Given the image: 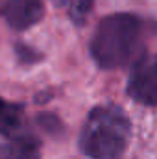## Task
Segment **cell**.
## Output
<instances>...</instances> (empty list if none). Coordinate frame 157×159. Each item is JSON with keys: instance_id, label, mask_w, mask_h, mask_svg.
Wrapping results in <instances>:
<instances>
[{"instance_id": "6da1fadb", "label": "cell", "mask_w": 157, "mask_h": 159, "mask_svg": "<svg viewBox=\"0 0 157 159\" xmlns=\"http://www.w3.org/2000/svg\"><path fill=\"white\" fill-rule=\"evenodd\" d=\"M146 24L133 13L104 17L91 39V56L102 69H122L144 56Z\"/></svg>"}, {"instance_id": "8992f818", "label": "cell", "mask_w": 157, "mask_h": 159, "mask_svg": "<svg viewBox=\"0 0 157 159\" xmlns=\"http://www.w3.org/2000/svg\"><path fill=\"white\" fill-rule=\"evenodd\" d=\"M24 109L20 104L9 102L0 96V135H9L20 129Z\"/></svg>"}, {"instance_id": "52a82bcc", "label": "cell", "mask_w": 157, "mask_h": 159, "mask_svg": "<svg viewBox=\"0 0 157 159\" xmlns=\"http://www.w3.org/2000/svg\"><path fill=\"white\" fill-rule=\"evenodd\" d=\"M54 2L59 7H63L76 24L85 22L87 15L91 13V7H92V0H54Z\"/></svg>"}, {"instance_id": "277c9868", "label": "cell", "mask_w": 157, "mask_h": 159, "mask_svg": "<svg viewBox=\"0 0 157 159\" xmlns=\"http://www.w3.org/2000/svg\"><path fill=\"white\" fill-rule=\"evenodd\" d=\"M44 13L43 0H0V15L13 30H28Z\"/></svg>"}, {"instance_id": "7a4b0ae2", "label": "cell", "mask_w": 157, "mask_h": 159, "mask_svg": "<svg viewBox=\"0 0 157 159\" xmlns=\"http://www.w3.org/2000/svg\"><path fill=\"white\" fill-rule=\"evenodd\" d=\"M129 139V120L117 106H98L85 120L79 148L91 159H120Z\"/></svg>"}, {"instance_id": "5b68a950", "label": "cell", "mask_w": 157, "mask_h": 159, "mask_svg": "<svg viewBox=\"0 0 157 159\" xmlns=\"http://www.w3.org/2000/svg\"><path fill=\"white\" fill-rule=\"evenodd\" d=\"M0 143V159H41V143L30 131H13Z\"/></svg>"}, {"instance_id": "3957f363", "label": "cell", "mask_w": 157, "mask_h": 159, "mask_svg": "<svg viewBox=\"0 0 157 159\" xmlns=\"http://www.w3.org/2000/svg\"><path fill=\"white\" fill-rule=\"evenodd\" d=\"M133 65L128 94L141 106L157 107V56H142Z\"/></svg>"}]
</instances>
